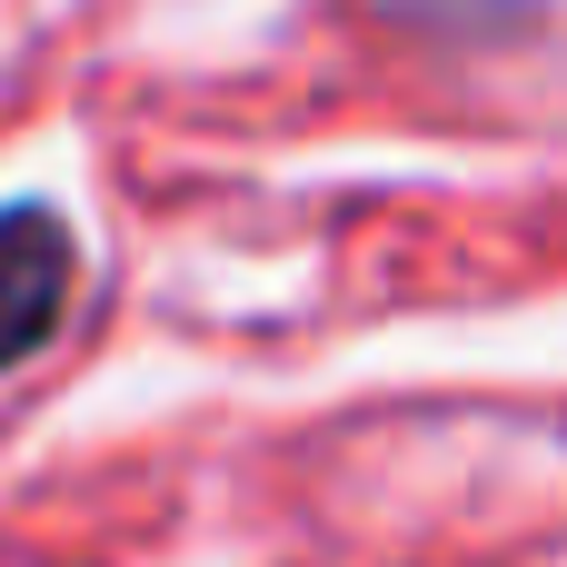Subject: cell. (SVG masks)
<instances>
[{"instance_id":"6da1fadb","label":"cell","mask_w":567,"mask_h":567,"mask_svg":"<svg viewBox=\"0 0 567 567\" xmlns=\"http://www.w3.org/2000/svg\"><path fill=\"white\" fill-rule=\"evenodd\" d=\"M70 289H80V249L60 229L50 199H20L0 209V369L40 359L70 319Z\"/></svg>"}]
</instances>
